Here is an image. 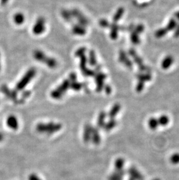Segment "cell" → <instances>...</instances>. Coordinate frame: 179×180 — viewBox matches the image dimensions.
<instances>
[{
	"label": "cell",
	"instance_id": "29",
	"mask_svg": "<svg viewBox=\"0 0 179 180\" xmlns=\"http://www.w3.org/2000/svg\"><path fill=\"white\" fill-rule=\"evenodd\" d=\"M170 162L173 164H179V153H175L173 154L170 158Z\"/></svg>",
	"mask_w": 179,
	"mask_h": 180
},
{
	"label": "cell",
	"instance_id": "25",
	"mask_svg": "<svg viewBox=\"0 0 179 180\" xmlns=\"http://www.w3.org/2000/svg\"><path fill=\"white\" fill-rule=\"evenodd\" d=\"M158 121L159 123V126H166L170 122V120L169 117L166 115H162L159 117L158 119Z\"/></svg>",
	"mask_w": 179,
	"mask_h": 180
},
{
	"label": "cell",
	"instance_id": "18",
	"mask_svg": "<svg viewBox=\"0 0 179 180\" xmlns=\"http://www.w3.org/2000/svg\"><path fill=\"white\" fill-rule=\"evenodd\" d=\"M13 20L14 21V22L18 25H20L22 24L23 23V22H25V18L24 15L21 13V12H18L16 13L13 17Z\"/></svg>",
	"mask_w": 179,
	"mask_h": 180
},
{
	"label": "cell",
	"instance_id": "23",
	"mask_svg": "<svg viewBox=\"0 0 179 180\" xmlns=\"http://www.w3.org/2000/svg\"><path fill=\"white\" fill-rule=\"evenodd\" d=\"M148 126L151 129L155 130L159 126L158 119L154 117L149 118L148 121Z\"/></svg>",
	"mask_w": 179,
	"mask_h": 180
},
{
	"label": "cell",
	"instance_id": "21",
	"mask_svg": "<svg viewBox=\"0 0 179 180\" xmlns=\"http://www.w3.org/2000/svg\"><path fill=\"white\" fill-rule=\"evenodd\" d=\"M61 15L64 19L67 22H72L73 17L71 11L66 10V9H63L61 11Z\"/></svg>",
	"mask_w": 179,
	"mask_h": 180
},
{
	"label": "cell",
	"instance_id": "20",
	"mask_svg": "<svg viewBox=\"0 0 179 180\" xmlns=\"http://www.w3.org/2000/svg\"><path fill=\"white\" fill-rule=\"evenodd\" d=\"M125 160L123 158H119L117 159L115 162V168L116 171H121L123 170L125 165Z\"/></svg>",
	"mask_w": 179,
	"mask_h": 180
},
{
	"label": "cell",
	"instance_id": "35",
	"mask_svg": "<svg viewBox=\"0 0 179 180\" xmlns=\"http://www.w3.org/2000/svg\"><path fill=\"white\" fill-rule=\"evenodd\" d=\"M29 180H41L40 178L38 177V176H37L35 174H32L31 175H30V176L29 177Z\"/></svg>",
	"mask_w": 179,
	"mask_h": 180
},
{
	"label": "cell",
	"instance_id": "27",
	"mask_svg": "<svg viewBox=\"0 0 179 180\" xmlns=\"http://www.w3.org/2000/svg\"><path fill=\"white\" fill-rule=\"evenodd\" d=\"M83 88V83L77 82V81L71 82L70 83V88L75 91H79L82 89Z\"/></svg>",
	"mask_w": 179,
	"mask_h": 180
},
{
	"label": "cell",
	"instance_id": "34",
	"mask_svg": "<svg viewBox=\"0 0 179 180\" xmlns=\"http://www.w3.org/2000/svg\"><path fill=\"white\" fill-rule=\"evenodd\" d=\"M31 94V92L29 90H26L25 91L23 92V93L22 94V99H26L27 97H29L30 96V95Z\"/></svg>",
	"mask_w": 179,
	"mask_h": 180
},
{
	"label": "cell",
	"instance_id": "1",
	"mask_svg": "<svg viewBox=\"0 0 179 180\" xmlns=\"http://www.w3.org/2000/svg\"><path fill=\"white\" fill-rule=\"evenodd\" d=\"M62 125L59 123H39L36 126V130L40 133L53 134L56 132L59 131L62 129Z\"/></svg>",
	"mask_w": 179,
	"mask_h": 180
},
{
	"label": "cell",
	"instance_id": "36",
	"mask_svg": "<svg viewBox=\"0 0 179 180\" xmlns=\"http://www.w3.org/2000/svg\"><path fill=\"white\" fill-rule=\"evenodd\" d=\"M104 90L105 91V92H106L107 94H110V92H111V91H112L111 88L109 85H105L104 87Z\"/></svg>",
	"mask_w": 179,
	"mask_h": 180
},
{
	"label": "cell",
	"instance_id": "9",
	"mask_svg": "<svg viewBox=\"0 0 179 180\" xmlns=\"http://www.w3.org/2000/svg\"><path fill=\"white\" fill-rule=\"evenodd\" d=\"M92 129V126L89 124H86L84 126L83 138V141L86 143L89 142L91 140Z\"/></svg>",
	"mask_w": 179,
	"mask_h": 180
},
{
	"label": "cell",
	"instance_id": "33",
	"mask_svg": "<svg viewBox=\"0 0 179 180\" xmlns=\"http://www.w3.org/2000/svg\"><path fill=\"white\" fill-rule=\"evenodd\" d=\"M76 79H77V75H76V74L75 73L72 72L71 73H70L69 80V81L71 82H76Z\"/></svg>",
	"mask_w": 179,
	"mask_h": 180
},
{
	"label": "cell",
	"instance_id": "7",
	"mask_svg": "<svg viewBox=\"0 0 179 180\" xmlns=\"http://www.w3.org/2000/svg\"><path fill=\"white\" fill-rule=\"evenodd\" d=\"M94 77L96 83V90L97 92H100L104 89V81L106 79L107 76L105 73L100 72L97 73Z\"/></svg>",
	"mask_w": 179,
	"mask_h": 180
},
{
	"label": "cell",
	"instance_id": "16",
	"mask_svg": "<svg viewBox=\"0 0 179 180\" xmlns=\"http://www.w3.org/2000/svg\"><path fill=\"white\" fill-rule=\"evenodd\" d=\"M107 117V114L104 111H101L98 117L97 126L98 128H103L105 124V118Z\"/></svg>",
	"mask_w": 179,
	"mask_h": 180
},
{
	"label": "cell",
	"instance_id": "10",
	"mask_svg": "<svg viewBox=\"0 0 179 180\" xmlns=\"http://www.w3.org/2000/svg\"><path fill=\"white\" fill-rule=\"evenodd\" d=\"M72 30L73 34L78 36H83L86 33V27L80 24L74 25L72 27Z\"/></svg>",
	"mask_w": 179,
	"mask_h": 180
},
{
	"label": "cell",
	"instance_id": "12",
	"mask_svg": "<svg viewBox=\"0 0 179 180\" xmlns=\"http://www.w3.org/2000/svg\"><path fill=\"white\" fill-rule=\"evenodd\" d=\"M101 139V138L99 130L98 129V128H97L95 127H92L91 140L94 143V144L98 145L100 144Z\"/></svg>",
	"mask_w": 179,
	"mask_h": 180
},
{
	"label": "cell",
	"instance_id": "22",
	"mask_svg": "<svg viewBox=\"0 0 179 180\" xmlns=\"http://www.w3.org/2000/svg\"><path fill=\"white\" fill-rule=\"evenodd\" d=\"M109 27L110 28V38L112 39L115 40V39H116L117 38L118 31L119 28H118V26L115 23L110 25Z\"/></svg>",
	"mask_w": 179,
	"mask_h": 180
},
{
	"label": "cell",
	"instance_id": "39",
	"mask_svg": "<svg viewBox=\"0 0 179 180\" xmlns=\"http://www.w3.org/2000/svg\"><path fill=\"white\" fill-rule=\"evenodd\" d=\"M161 180L160 179H154V180Z\"/></svg>",
	"mask_w": 179,
	"mask_h": 180
},
{
	"label": "cell",
	"instance_id": "31",
	"mask_svg": "<svg viewBox=\"0 0 179 180\" xmlns=\"http://www.w3.org/2000/svg\"><path fill=\"white\" fill-rule=\"evenodd\" d=\"M82 73L83 75H84L85 76H94L95 75V72H94V71L91 70L89 68L85 70L83 72H82Z\"/></svg>",
	"mask_w": 179,
	"mask_h": 180
},
{
	"label": "cell",
	"instance_id": "38",
	"mask_svg": "<svg viewBox=\"0 0 179 180\" xmlns=\"http://www.w3.org/2000/svg\"><path fill=\"white\" fill-rule=\"evenodd\" d=\"M4 139V136L2 134L0 133V142H1Z\"/></svg>",
	"mask_w": 179,
	"mask_h": 180
},
{
	"label": "cell",
	"instance_id": "17",
	"mask_svg": "<svg viewBox=\"0 0 179 180\" xmlns=\"http://www.w3.org/2000/svg\"><path fill=\"white\" fill-rule=\"evenodd\" d=\"M88 62L89 63L90 65L91 66H96L97 65V58H96V55L94 50H91L89 53V58H87Z\"/></svg>",
	"mask_w": 179,
	"mask_h": 180
},
{
	"label": "cell",
	"instance_id": "5",
	"mask_svg": "<svg viewBox=\"0 0 179 180\" xmlns=\"http://www.w3.org/2000/svg\"><path fill=\"white\" fill-rule=\"evenodd\" d=\"M72 17L76 18V20L78 21L79 24L86 27L87 26L89 23V21L88 19L86 18L80 11L77 9H73L71 11Z\"/></svg>",
	"mask_w": 179,
	"mask_h": 180
},
{
	"label": "cell",
	"instance_id": "6",
	"mask_svg": "<svg viewBox=\"0 0 179 180\" xmlns=\"http://www.w3.org/2000/svg\"><path fill=\"white\" fill-rule=\"evenodd\" d=\"M1 91L8 98L13 100L14 103L17 102L18 101V94L16 90H10L6 85H3L0 88Z\"/></svg>",
	"mask_w": 179,
	"mask_h": 180
},
{
	"label": "cell",
	"instance_id": "2",
	"mask_svg": "<svg viewBox=\"0 0 179 180\" xmlns=\"http://www.w3.org/2000/svg\"><path fill=\"white\" fill-rule=\"evenodd\" d=\"M36 70L35 68H30L25 74L23 78L16 85V90L21 91L23 90L32 79L35 76Z\"/></svg>",
	"mask_w": 179,
	"mask_h": 180
},
{
	"label": "cell",
	"instance_id": "4",
	"mask_svg": "<svg viewBox=\"0 0 179 180\" xmlns=\"http://www.w3.org/2000/svg\"><path fill=\"white\" fill-rule=\"evenodd\" d=\"M45 30V20L44 18L40 17L36 20L33 27V33L36 35H40L44 33Z\"/></svg>",
	"mask_w": 179,
	"mask_h": 180
},
{
	"label": "cell",
	"instance_id": "28",
	"mask_svg": "<svg viewBox=\"0 0 179 180\" xmlns=\"http://www.w3.org/2000/svg\"><path fill=\"white\" fill-rule=\"evenodd\" d=\"M123 12H124V9H123V8H119V9L117 11L116 13L115 14V15H114V17H113V22H118V21L121 19V17L122 16Z\"/></svg>",
	"mask_w": 179,
	"mask_h": 180
},
{
	"label": "cell",
	"instance_id": "19",
	"mask_svg": "<svg viewBox=\"0 0 179 180\" xmlns=\"http://www.w3.org/2000/svg\"><path fill=\"white\" fill-rule=\"evenodd\" d=\"M80 58V65L79 67L82 71V72H83L85 70H86L87 68V64L88 62V60L87 57L85 54H83L79 57Z\"/></svg>",
	"mask_w": 179,
	"mask_h": 180
},
{
	"label": "cell",
	"instance_id": "8",
	"mask_svg": "<svg viewBox=\"0 0 179 180\" xmlns=\"http://www.w3.org/2000/svg\"><path fill=\"white\" fill-rule=\"evenodd\" d=\"M130 177L134 180H144V177L141 173L135 167H131L128 170Z\"/></svg>",
	"mask_w": 179,
	"mask_h": 180
},
{
	"label": "cell",
	"instance_id": "37",
	"mask_svg": "<svg viewBox=\"0 0 179 180\" xmlns=\"http://www.w3.org/2000/svg\"><path fill=\"white\" fill-rule=\"evenodd\" d=\"M9 0H0V4L2 6H4L6 4Z\"/></svg>",
	"mask_w": 179,
	"mask_h": 180
},
{
	"label": "cell",
	"instance_id": "3",
	"mask_svg": "<svg viewBox=\"0 0 179 180\" xmlns=\"http://www.w3.org/2000/svg\"><path fill=\"white\" fill-rule=\"evenodd\" d=\"M71 82L69 79H65L64 82L55 90L51 92V96L54 99H60L65 93L70 88Z\"/></svg>",
	"mask_w": 179,
	"mask_h": 180
},
{
	"label": "cell",
	"instance_id": "24",
	"mask_svg": "<svg viewBox=\"0 0 179 180\" xmlns=\"http://www.w3.org/2000/svg\"><path fill=\"white\" fill-rule=\"evenodd\" d=\"M118 122L115 119H110V120L108 121V123H105L104 128L106 131H110L116 126Z\"/></svg>",
	"mask_w": 179,
	"mask_h": 180
},
{
	"label": "cell",
	"instance_id": "14",
	"mask_svg": "<svg viewBox=\"0 0 179 180\" xmlns=\"http://www.w3.org/2000/svg\"><path fill=\"white\" fill-rule=\"evenodd\" d=\"M126 172L124 170L121 171H116L113 172L108 177V180H123L125 175Z\"/></svg>",
	"mask_w": 179,
	"mask_h": 180
},
{
	"label": "cell",
	"instance_id": "41",
	"mask_svg": "<svg viewBox=\"0 0 179 180\" xmlns=\"http://www.w3.org/2000/svg\"><path fill=\"white\" fill-rule=\"evenodd\" d=\"M0 69H1V65H0Z\"/></svg>",
	"mask_w": 179,
	"mask_h": 180
},
{
	"label": "cell",
	"instance_id": "15",
	"mask_svg": "<svg viewBox=\"0 0 179 180\" xmlns=\"http://www.w3.org/2000/svg\"><path fill=\"white\" fill-rule=\"evenodd\" d=\"M121 108V106L119 104H118V103L115 104L110 109V110L109 111V112L108 113V117H109V118L115 119V117L119 113Z\"/></svg>",
	"mask_w": 179,
	"mask_h": 180
},
{
	"label": "cell",
	"instance_id": "40",
	"mask_svg": "<svg viewBox=\"0 0 179 180\" xmlns=\"http://www.w3.org/2000/svg\"><path fill=\"white\" fill-rule=\"evenodd\" d=\"M128 180H133V179H131V178H130H130H129V179H128Z\"/></svg>",
	"mask_w": 179,
	"mask_h": 180
},
{
	"label": "cell",
	"instance_id": "26",
	"mask_svg": "<svg viewBox=\"0 0 179 180\" xmlns=\"http://www.w3.org/2000/svg\"><path fill=\"white\" fill-rule=\"evenodd\" d=\"M45 64H46L47 66H48L50 68H56L57 66V64H58L57 61L55 58H52V57H47V59Z\"/></svg>",
	"mask_w": 179,
	"mask_h": 180
},
{
	"label": "cell",
	"instance_id": "32",
	"mask_svg": "<svg viewBox=\"0 0 179 180\" xmlns=\"http://www.w3.org/2000/svg\"><path fill=\"white\" fill-rule=\"evenodd\" d=\"M99 24L102 28H108V27H109V26H110L109 23L106 19H101L99 22Z\"/></svg>",
	"mask_w": 179,
	"mask_h": 180
},
{
	"label": "cell",
	"instance_id": "11",
	"mask_svg": "<svg viewBox=\"0 0 179 180\" xmlns=\"http://www.w3.org/2000/svg\"><path fill=\"white\" fill-rule=\"evenodd\" d=\"M6 124L11 129L13 130H17L19 127L17 118L14 115H9L6 120Z\"/></svg>",
	"mask_w": 179,
	"mask_h": 180
},
{
	"label": "cell",
	"instance_id": "30",
	"mask_svg": "<svg viewBox=\"0 0 179 180\" xmlns=\"http://www.w3.org/2000/svg\"><path fill=\"white\" fill-rule=\"evenodd\" d=\"M87 50V49L84 47H80V49H79L74 53V55L76 57H79L80 56L83 55V54H85V53Z\"/></svg>",
	"mask_w": 179,
	"mask_h": 180
},
{
	"label": "cell",
	"instance_id": "13",
	"mask_svg": "<svg viewBox=\"0 0 179 180\" xmlns=\"http://www.w3.org/2000/svg\"><path fill=\"white\" fill-rule=\"evenodd\" d=\"M33 56L34 58L38 62H43L45 64L48 56H47L45 54H44V52H41V50H36L33 52Z\"/></svg>",
	"mask_w": 179,
	"mask_h": 180
}]
</instances>
